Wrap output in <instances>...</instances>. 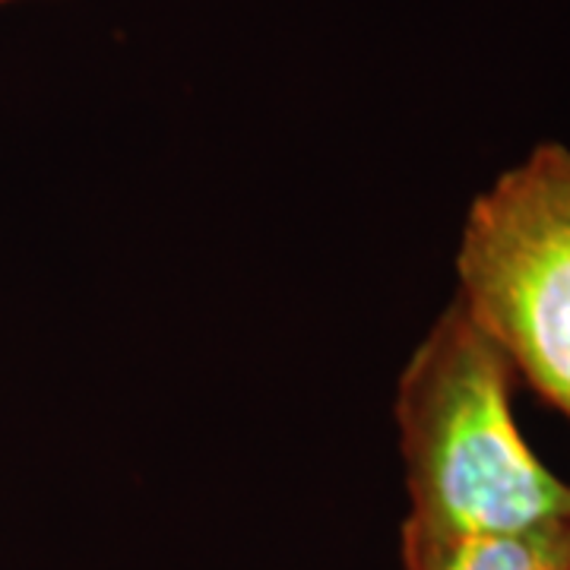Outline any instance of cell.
<instances>
[{
  "label": "cell",
  "instance_id": "1",
  "mask_svg": "<svg viewBox=\"0 0 570 570\" xmlns=\"http://www.w3.org/2000/svg\"><path fill=\"white\" fill-rule=\"evenodd\" d=\"M513 377L504 348L460 298L428 330L396 393L406 527L450 535L568 530L570 485L520 434Z\"/></svg>",
  "mask_w": 570,
  "mask_h": 570
},
{
  "label": "cell",
  "instance_id": "2",
  "mask_svg": "<svg viewBox=\"0 0 570 570\" xmlns=\"http://www.w3.org/2000/svg\"><path fill=\"white\" fill-rule=\"evenodd\" d=\"M460 302L570 419V149L542 142L469 206Z\"/></svg>",
  "mask_w": 570,
  "mask_h": 570
},
{
  "label": "cell",
  "instance_id": "3",
  "mask_svg": "<svg viewBox=\"0 0 570 570\" xmlns=\"http://www.w3.org/2000/svg\"><path fill=\"white\" fill-rule=\"evenodd\" d=\"M403 570H570V527L532 535H450L403 527Z\"/></svg>",
  "mask_w": 570,
  "mask_h": 570
},
{
  "label": "cell",
  "instance_id": "4",
  "mask_svg": "<svg viewBox=\"0 0 570 570\" xmlns=\"http://www.w3.org/2000/svg\"><path fill=\"white\" fill-rule=\"evenodd\" d=\"M7 3H17V0H0V7H7Z\"/></svg>",
  "mask_w": 570,
  "mask_h": 570
}]
</instances>
